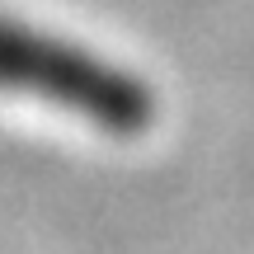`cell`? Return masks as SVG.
<instances>
[{"instance_id": "cell-1", "label": "cell", "mask_w": 254, "mask_h": 254, "mask_svg": "<svg viewBox=\"0 0 254 254\" xmlns=\"http://www.w3.org/2000/svg\"><path fill=\"white\" fill-rule=\"evenodd\" d=\"M0 90L66 104L109 132H141L151 123V94L127 71L14 19H0Z\"/></svg>"}]
</instances>
